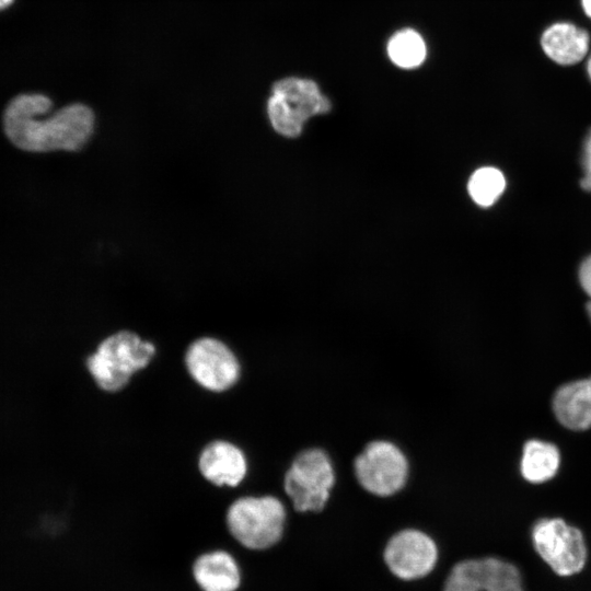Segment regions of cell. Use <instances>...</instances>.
Returning a JSON list of instances; mask_svg holds the SVG:
<instances>
[{
  "label": "cell",
  "mask_w": 591,
  "mask_h": 591,
  "mask_svg": "<svg viewBox=\"0 0 591 591\" xmlns=\"http://www.w3.org/2000/svg\"><path fill=\"white\" fill-rule=\"evenodd\" d=\"M586 69H587L588 77L591 81V53L588 56Z\"/></svg>",
  "instance_id": "cell-21"
},
{
  "label": "cell",
  "mask_w": 591,
  "mask_h": 591,
  "mask_svg": "<svg viewBox=\"0 0 591 591\" xmlns=\"http://www.w3.org/2000/svg\"><path fill=\"white\" fill-rule=\"evenodd\" d=\"M13 0H0V10L11 5Z\"/></svg>",
  "instance_id": "cell-22"
},
{
  "label": "cell",
  "mask_w": 591,
  "mask_h": 591,
  "mask_svg": "<svg viewBox=\"0 0 591 591\" xmlns=\"http://www.w3.org/2000/svg\"><path fill=\"white\" fill-rule=\"evenodd\" d=\"M583 13L591 20V0H580Z\"/></svg>",
  "instance_id": "cell-20"
},
{
  "label": "cell",
  "mask_w": 591,
  "mask_h": 591,
  "mask_svg": "<svg viewBox=\"0 0 591 591\" xmlns=\"http://www.w3.org/2000/svg\"><path fill=\"white\" fill-rule=\"evenodd\" d=\"M189 375L211 392L231 389L240 378L241 367L234 352L221 340L201 337L194 340L185 354Z\"/></svg>",
  "instance_id": "cell-8"
},
{
  "label": "cell",
  "mask_w": 591,
  "mask_h": 591,
  "mask_svg": "<svg viewBox=\"0 0 591 591\" xmlns=\"http://www.w3.org/2000/svg\"><path fill=\"white\" fill-rule=\"evenodd\" d=\"M587 312H588V315H589V317L591 320V300L587 304Z\"/></svg>",
  "instance_id": "cell-23"
},
{
  "label": "cell",
  "mask_w": 591,
  "mask_h": 591,
  "mask_svg": "<svg viewBox=\"0 0 591 591\" xmlns=\"http://www.w3.org/2000/svg\"><path fill=\"white\" fill-rule=\"evenodd\" d=\"M476 591H523L519 569L496 557L466 559Z\"/></svg>",
  "instance_id": "cell-14"
},
{
  "label": "cell",
  "mask_w": 591,
  "mask_h": 591,
  "mask_svg": "<svg viewBox=\"0 0 591 591\" xmlns=\"http://www.w3.org/2000/svg\"><path fill=\"white\" fill-rule=\"evenodd\" d=\"M287 508L274 495L243 496L227 509L224 523L231 538L247 552H264L283 537Z\"/></svg>",
  "instance_id": "cell-3"
},
{
  "label": "cell",
  "mask_w": 591,
  "mask_h": 591,
  "mask_svg": "<svg viewBox=\"0 0 591 591\" xmlns=\"http://www.w3.org/2000/svg\"><path fill=\"white\" fill-rule=\"evenodd\" d=\"M582 165L584 176L581 179V187L591 192V129L587 134L583 144Z\"/></svg>",
  "instance_id": "cell-18"
},
{
  "label": "cell",
  "mask_w": 591,
  "mask_h": 591,
  "mask_svg": "<svg viewBox=\"0 0 591 591\" xmlns=\"http://www.w3.org/2000/svg\"><path fill=\"white\" fill-rule=\"evenodd\" d=\"M383 557L394 576L403 580H415L427 576L434 568L438 547L426 532L406 528L390 537Z\"/></svg>",
  "instance_id": "cell-9"
},
{
  "label": "cell",
  "mask_w": 591,
  "mask_h": 591,
  "mask_svg": "<svg viewBox=\"0 0 591 591\" xmlns=\"http://www.w3.org/2000/svg\"><path fill=\"white\" fill-rule=\"evenodd\" d=\"M352 474L364 493L387 499L402 493L408 485L410 461L395 441L374 438L354 457Z\"/></svg>",
  "instance_id": "cell-5"
},
{
  "label": "cell",
  "mask_w": 591,
  "mask_h": 591,
  "mask_svg": "<svg viewBox=\"0 0 591 591\" xmlns=\"http://www.w3.org/2000/svg\"><path fill=\"white\" fill-rule=\"evenodd\" d=\"M190 576L199 591H239L243 584L239 557L223 547L200 552L190 565Z\"/></svg>",
  "instance_id": "cell-10"
},
{
  "label": "cell",
  "mask_w": 591,
  "mask_h": 591,
  "mask_svg": "<svg viewBox=\"0 0 591 591\" xmlns=\"http://www.w3.org/2000/svg\"><path fill=\"white\" fill-rule=\"evenodd\" d=\"M390 59L398 67L413 69L422 63L427 48L422 37L412 28L395 33L387 44Z\"/></svg>",
  "instance_id": "cell-16"
},
{
  "label": "cell",
  "mask_w": 591,
  "mask_h": 591,
  "mask_svg": "<svg viewBox=\"0 0 591 591\" xmlns=\"http://www.w3.org/2000/svg\"><path fill=\"white\" fill-rule=\"evenodd\" d=\"M560 463L556 445L540 440H530L523 448L520 471L530 483H544L555 476Z\"/></svg>",
  "instance_id": "cell-15"
},
{
  "label": "cell",
  "mask_w": 591,
  "mask_h": 591,
  "mask_svg": "<svg viewBox=\"0 0 591 591\" xmlns=\"http://www.w3.org/2000/svg\"><path fill=\"white\" fill-rule=\"evenodd\" d=\"M545 56L559 66H573L582 61L590 50V35L570 22H555L540 37Z\"/></svg>",
  "instance_id": "cell-12"
},
{
  "label": "cell",
  "mask_w": 591,
  "mask_h": 591,
  "mask_svg": "<svg viewBox=\"0 0 591 591\" xmlns=\"http://www.w3.org/2000/svg\"><path fill=\"white\" fill-rule=\"evenodd\" d=\"M532 542L541 558L559 576L578 573L587 561L581 531L563 519H542L532 529Z\"/></svg>",
  "instance_id": "cell-7"
},
{
  "label": "cell",
  "mask_w": 591,
  "mask_h": 591,
  "mask_svg": "<svg viewBox=\"0 0 591 591\" xmlns=\"http://www.w3.org/2000/svg\"><path fill=\"white\" fill-rule=\"evenodd\" d=\"M155 355L151 341L136 333L120 331L103 339L86 359V369L105 392L124 389L131 376L144 369Z\"/></svg>",
  "instance_id": "cell-4"
},
{
  "label": "cell",
  "mask_w": 591,
  "mask_h": 591,
  "mask_svg": "<svg viewBox=\"0 0 591 591\" xmlns=\"http://www.w3.org/2000/svg\"><path fill=\"white\" fill-rule=\"evenodd\" d=\"M467 187L472 199L477 205L489 207L505 190L506 179L499 170L485 166L473 173Z\"/></svg>",
  "instance_id": "cell-17"
},
{
  "label": "cell",
  "mask_w": 591,
  "mask_h": 591,
  "mask_svg": "<svg viewBox=\"0 0 591 591\" xmlns=\"http://www.w3.org/2000/svg\"><path fill=\"white\" fill-rule=\"evenodd\" d=\"M579 280L582 289L591 298V256L582 262L579 269Z\"/></svg>",
  "instance_id": "cell-19"
},
{
  "label": "cell",
  "mask_w": 591,
  "mask_h": 591,
  "mask_svg": "<svg viewBox=\"0 0 591 591\" xmlns=\"http://www.w3.org/2000/svg\"><path fill=\"white\" fill-rule=\"evenodd\" d=\"M557 420L571 430L591 427V376L561 385L553 398Z\"/></svg>",
  "instance_id": "cell-13"
},
{
  "label": "cell",
  "mask_w": 591,
  "mask_h": 591,
  "mask_svg": "<svg viewBox=\"0 0 591 591\" xmlns=\"http://www.w3.org/2000/svg\"><path fill=\"white\" fill-rule=\"evenodd\" d=\"M329 109L331 102L322 94L317 84L301 78L277 81L267 102L271 126L288 138L298 137L310 117L325 114Z\"/></svg>",
  "instance_id": "cell-6"
},
{
  "label": "cell",
  "mask_w": 591,
  "mask_h": 591,
  "mask_svg": "<svg viewBox=\"0 0 591 591\" xmlns=\"http://www.w3.org/2000/svg\"><path fill=\"white\" fill-rule=\"evenodd\" d=\"M338 475L332 455L322 447L298 451L282 475V490L297 513L323 512L337 485Z\"/></svg>",
  "instance_id": "cell-2"
},
{
  "label": "cell",
  "mask_w": 591,
  "mask_h": 591,
  "mask_svg": "<svg viewBox=\"0 0 591 591\" xmlns=\"http://www.w3.org/2000/svg\"><path fill=\"white\" fill-rule=\"evenodd\" d=\"M53 102L39 93L13 97L3 113V131L18 149L31 153L77 151L90 139L94 115L83 104H70L49 114Z\"/></svg>",
  "instance_id": "cell-1"
},
{
  "label": "cell",
  "mask_w": 591,
  "mask_h": 591,
  "mask_svg": "<svg viewBox=\"0 0 591 591\" xmlns=\"http://www.w3.org/2000/svg\"><path fill=\"white\" fill-rule=\"evenodd\" d=\"M198 468L204 478L216 486L236 487L247 474V461L235 444L216 440L200 452Z\"/></svg>",
  "instance_id": "cell-11"
}]
</instances>
